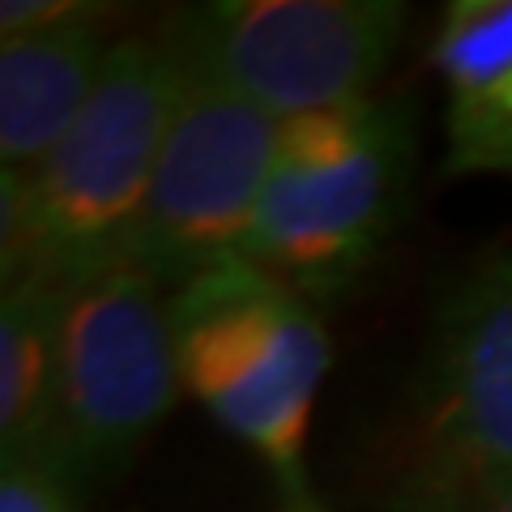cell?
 <instances>
[{
	"instance_id": "cell-7",
	"label": "cell",
	"mask_w": 512,
	"mask_h": 512,
	"mask_svg": "<svg viewBox=\"0 0 512 512\" xmlns=\"http://www.w3.org/2000/svg\"><path fill=\"white\" fill-rule=\"evenodd\" d=\"M278 128L274 116L180 60V99L128 261L167 291L244 261Z\"/></svg>"
},
{
	"instance_id": "cell-3",
	"label": "cell",
	"mask_w": 512,
	"mask_h": 512,
	"mask_svg": "<svg viewBox=\"0 0 512 512\" xmlns=\"http://www.w3.org/2000/svg\"><path fill=\"white\" fill-rule=\"evenodd\" d=\"M171 329L184 393L265 461L286 500H308V423L329 372L316 303L231 261L171 291Z\"/></svg>"
},
{
	"instance_id": "cell-9",
	"label": "cell",
	"mask_w": 512,
	"mask_h": 512,
	"mask_svg": "<svg viewBox=\"0 0 512 512\" xmlns=\"http://www.w3.org/2000/svg\"><path fill=\"white\" fill-rule=\"evenodd\" d=\"M111 56L103 9L0 39V175L26 180L90 103Z\"/></svg>"
},
{
	"instance_id": "cell-2",
	"label": "cell",
	"mask_w": 512,
	"mask_h": 512,
	"mask_svg": "<svg viewBox=\"0 0 512 512\" xmlns=\"http://www.w3.org/2000/svg\"><path fill=\"white\" fill-rule=\"evenodd\" d=\"M414 175V111L367 99L286 120L244 261L308 303L338 299L393 239Z\"/></svg>"
},
{
	"instance_id": "cell-13",
	"label": "cell",
	"mask_w": 512,
	"mask_h": 512,
	"mask_svg": "<svg viewBox=\"0 0 512 512\" xmlns=\"http://www.w3.org/2000/svg\"><path fill=\"white\" fill-rule=\"evenodd\" d=\"M448 512H512V478H508V483H500V487H487V491L470 495L466 504H457Z\"/></svg>"
},
{
	"instance_id": "cell-5",
	"label": "cell",
	"mask_w": 512,
	"mask_h": 512,
	"mask_svg": "<svg viewBox=\"0 0 512 512\" xmlns=\"http://www.w3.org/2000/svg\"><path fill=\"white\" fill-rule=\"evenodd\" d=\"M184 393L171 291L120 261L60 291V461L73 487L116 478Z\"/></svg>"
},
{
	"instance_id": "cell-4",
	"label": "cell",
	"mask_w": 512,
	"mask_h": 512,
	"mask_svg": "<svg viewBox=\"0 0 512 512\" xmlns=\"http://www.w3.org/2000/svg\"><path fill=\"white\" fill-rule=\"evenodd\" d=\"M402 35L397 0H205L163 30L184 64L278 124L376 99Z\"/></svg>"
},
{
	"instance_id": "cell-8",
	"label": "cell",
	"mask_w": 512,
	"mask_h": 512,
	"mask_svg": "<svg viewBox=\"0 0 512 512\" xmlns=\"http://www.w3.org/2000/svg\"><path fill=\"white\" fill-rule=\"evenodd\" d=\"M444 86V171L512 180V0H453L431 39Z\"/></svg>"
},
{
	"instance_id": "cell-11",
	"label": "cell",
	"mask_w": 512,
	"mask_h": 512,
	"mask_svg": "<svg viewBox=\"0 0 512 512\" xmlns=\"http://www.w3.org/2000/svg\"><path fill=\"white\" fill-rule=\"evenodd\" d=\"M0 512H77L73 483L47 466L0 461Z\"/></svg>"
},
{
	"instance_id": "cell-10",
	"label": "cell",
	"mask_w": 512,
	"mask_h": 512,
	"mask_svg": "<svg viewBox=\"0 0 512 512\" xmlns=\"http://www.w3.org/2000/svg\"><path fill=\"white\" fill-rule=\"evenodd\" d=\"M0 461L64 474L60 291L43 282H9L0 295Z\"/></svg>"
},
{
	"instance_id": "cell-12",
	"label": "cell",
	"mask_w": 512,
	"mask_h": 512,
	"mask_svg": "<svg viewBox=\"0 0 512 512\" xmlns=\"http://www.w3.org/2000/svg\"><path fill=\"white\" fill-rule=\"evenodd\" d=\"M86 13H94V5H82V0H5L0 5V39L64 26L73 18H86Z\"/></svg>"
},
{
	"instance_id": "cell-1",
	"label": "cell",
	"mask_w": 512,
	"mask_h": 512,
	"mask_svg": "<svg viewBox=\"0 0 512 512\" xmlns=\"http://www.w3.org/2000/svg\"><path fill=\"white\" fill-rule=\"evenodd\" d=\"M180 99V60L167 39L111 43L90 103L60 146L26 175H0L5 286L52 291L128 261L158 154Z\"/></svg>"
},
{
	"instance_id": "cell-6",
	"label": "cell",
	"mask_w": 512,
	"mask_h": 512,
	"mask_svg": "<svg viewBox=\"0 0 512 512\" xmlns=\"http://www.w3.org/2000/svg\"><path fill=\"white\" fill-rule=\"evenodd\" d=\"M512 478V252L483 256L431 320L402 500L448 512Z\"/></svg>"
},
{
	"instance_id": "cell-14",
	"label": "cell",
	"mask_w": 512,
	"mask_h": 512,
	"mask_svg": "<svg viewBox=\"0 0 512 512\" xmlns=\"http://www.w3.org/2000/svg\"><path fill=\"white\" fill-rule=\"evenodd\" d=\"M278 512H329V508H320V504L312 500V495H308V500H286Z\"/></svg>"
}]
</instances>
